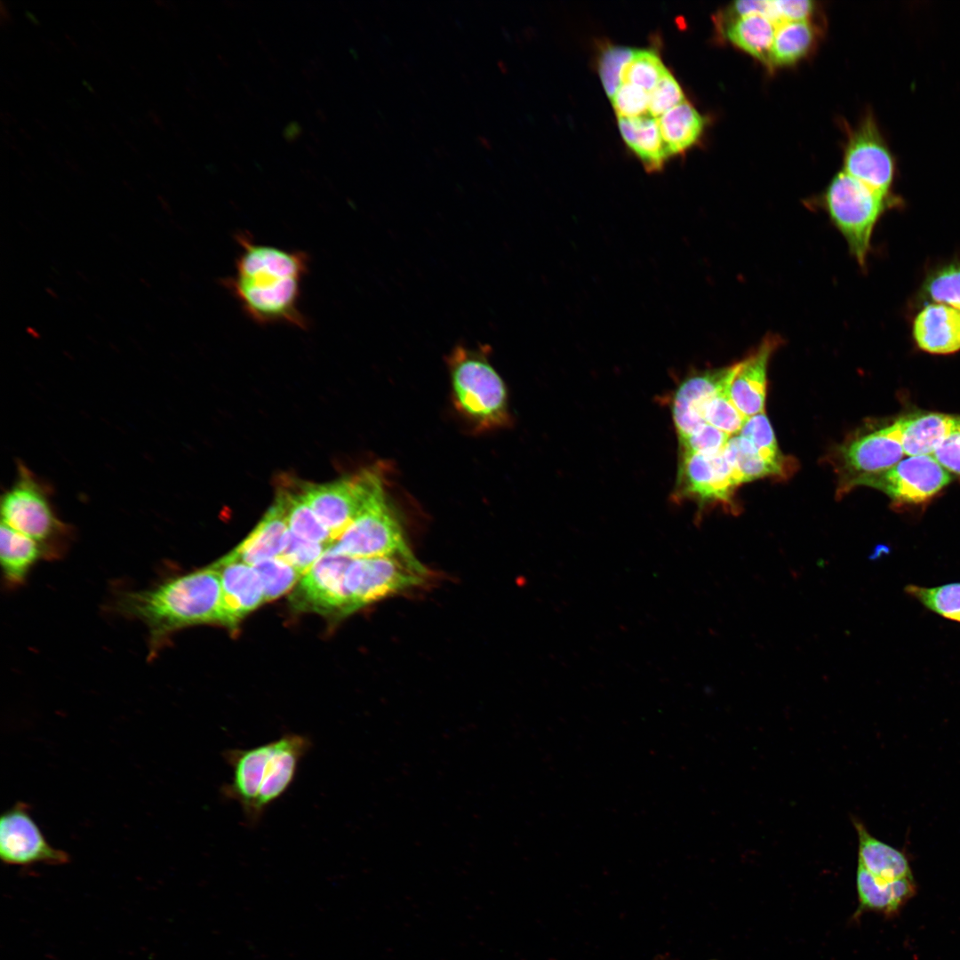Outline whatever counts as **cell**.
Listing matches in <instances>:
<instances>
[{"label":"cell","instance_id":"cell-35","mask_svg":"<svg viewBox=\"0 0 960 960\" xmlns=\"http://www.w3.org/2000/svg\"><path fill=\"white\" fill-rule=\"evenodd\" d=\"M668 71L652 50H636L621 74V84H631L650 92Z\"/></svg>","mask_w":960,"mask_h":960},{"label":"cell","instance_id":"cell-14","mask_svg":"<svg viewBox=\"0 0 960 960\" xmlns=\"http://www.w3.org/2000/svg\"><path fill=\"white\" fill-rule=\"evenodd\" d=\"M311 746L309 738L297 733H285L273 741V750L267 763L258 796L245 819L249 826L257 825L266 809L288 789L294 780L300 760Z\"/></svg>","mask_w":960,"mask_h":960},{"label":"cell","instance_id":"cell-25","mask_svg":"<svg viewBox=\"0 0 960 960\" xmlns=\"http://www.w3.org/2000/svg\"><path fill=\"white\" fill-rule=\"evenodd\" d=\"M620 132L626 145L641 160L648 172L661 170L669 154L661 137L657 118L618 117Z\"/></svg>","mask_w":960,"mask_h":960},{"label":"cell","instance_id":"cell-43","mask_svg":"<svg viewBox=\"0 0 960 960\" xmlns=\"http://www.w3.org/2000/svg\"><path fill=\"white\" fill-rule=\"evenodd\" d=\"M932 456L949 473L960 475V421Z\"/></svg>","mask_w":960,"mask_h":960},{"label":"cell","instance_id":"cell-32","mask_svg":"<svg viewBox=\"0 0 960 960\" xmlns=\"http://www.w3.org/2000/svg\"><path fill=\"white\" fill-rule=\"evenodd\" d=\"M739 435L749 440L766 460L788 476L791 462L789 458L785 457L780 451L772 427L764 412L748 418Z\"/></svg>","mask_w":960,"mask_h":960},{"label":"cell","instance_id":"cell-1","mask_svg":"<svg viewBox=\"0 0 960 960\" xmlns=\"http://www.w3.org/2000/svg\"><path fill=\"white\" fill-rule=\"evenodd\" d=\"M235 237L239 245L235 269L221 284L243 312L260 325L306 330L309 322L300 301L309 268L308 253L257 242L248 232Z\"/></svg>","mask_w":960,"mask_h":960},{"label":"cell","instance_id":"cell-34","mask_svg":"<svg viewBox=\"0 0 960 960\" xmlns=\"http://www.w3.org/2000/svg\"><path fill=\"white\" fill-rule=\"evenodd\" d=\"M262 582L265 602L280 597L292 588L300 574L282 557L267 559L253 565Z\"/></svg>","mask_w":960,"mask_h":960},{"label":"cell","instance_id":"cell-29","mask_svg":"<svg viewBox=\"0 0 960 960\" xmlns=\"http://www.w3.org/2000/svg\"><path fill=\"white\" fill-rule=\"evenodd\" d=\"M815 33L808 20L784 21L777 25L769 66L796 63L810 51Z\"/></svg>","mask_w":960,"mask_h":960},{"label":"cell","instance_id":"cell-30","mask_svg":"<svg viewBox=\"0 0 960 960\" xmlns=\"http://www.w3.org/2000/svg\"><path fill=\"white\" fill-rule=\"evenodd\" d=\"M723 453L740 484L765 476H788L782 469L766 460L749 440L739 434L729 438Z\"/></svg>","mask_w":960,"mask_h":960},{"label":"cell","instance_id":"cell-22","mask_svg":"<svg viewBox=\"0 0 960 960\" xmlns=\"http://www.w3.org/2000/svg\"><path fill=\"white\" fill-rule=\"evenodd\" d=\"M859 840L858 864L885 881L912 877L906 854L874 837L858 820H853Z\"/></svg>","mask_w":960,"mask_h":960},{"label":"cell","instance_id":"cell-3","mask_svg":"<svg viewBox=\"0 0 960 960\" xmlns=\"http://www.w3.org/2000/svg\"><path fill=\"white\" fill-rule=\"evenodd\" d=\"M491 348L456 344L446 357L454 405L477 429L509 420L507 388L490 359Z\"/></svg>","mask_w":960,"mask_h":960},{"label":"cell","instance_id":"cell-41","mask_svg":"<svg viewBox=\"0 0 960 960\" xmlns=\"http://www.w3.org/2000/svg\"><path fill=\"white\" fill-rule=\"evenodd\" d=\"M731 436L706 423L692 435L680 439L684 452L713 456L721 452Z\"/></svg>","mask_w":960,"mask_h":960},{"label":"cell","instance_id":"cell-36","mask_svg":"<svg viewBox=\"0 0 960 960\" xmlns=\"http://www.w3.org/2000/svg\"><path fill=\"white\" fill-rule=\"evenodd\" d=\"M923 292L933 301L960 310V264L951 263L932 272L924 281Z\"/></svg>","mask_w":960,"mask_h":960},{"label":"cell","instance_id":"cell-28","mask_svg":"<svg viewBox=\"0 0 960 960\" xmlns=\"http://www.w3.org/2000/svg\"><path fill=\"white\" fill-rule=\"evenodd\" d=\"M276 500L284 508L289 530L294 535L327 546L332 544L329 531L319 521L300 487L298 490L286 486L279 488Z\"/></svg>","mask_w":960,"mask_h":960},{"label":"cell","instance_id":"cell-39","mask_svg":"<svg viewBox=\"0 0 960 960\" xmlns=\"http://www.w3.org/2000/svg\"><path fill=\"white\" fill-rule=\"evenodd\" d=\"M648 115L659 118L684 101L680 84L668 70L648 94Z\"/></svg>","mask_w":960,"mask_h":960},{"label":"cell","instance_id":"cell-26","mask_svg":"<svg viewBox=\"0 0 960 960\" xmlns=\"http://www.w3.org/2000/svg\"><path fill=\"white\" fill-rule=\"evenodd\" d=\"M724 37L732 44L770 65V55L777 25L763 15H748L719 22Z\"/></svg>","mask_w":960,"mask_h":960},{"label":"cell","instance_id":"cell-8","mask_svg":"<svg viewBox=\"0 0 960 960\" xmlns=\"http://www.w3.org/2000/svg\"><path fill=\"white\" fill-rule=\"evenodd\" d=\"M427 570L402 558H352L345 572L349 613L424 581Z\"/></svg>","mask_w":960,"mask_h":960},{"label":"cell","instance_id":"cell-15","mask_svg":"<svg viewBox=\"0 0 960 960\" xmlns=\"http://www.w3.org/2000/svg\"><path fill=\"white\" fill-rule=\"evenodd\" d=\"M678 479L683 496L702 502H730L740 484L723 451L713 456L684 452Z\"/></svg>","mask_w":960,"mask_h":960},{"label":"cell","instance_id":"cell-24","mask_svg":"<svg viewBox=\"0 0 960 960\" xmlns=\"http://www.w3.org/2000/svg\"><path fill=\"white\" fill-rule=\"evenodd\" d=\"M0 559L5 584L16 588L26 581L38 561L46 558L37 542L1 523Z\"/></svg>","mask_w":960,"mask_h":960},{"label":"cell","instance_id":"cell-11","mask_svg":"<svg viewBox=\"0 0 960 960\" xmlns=\"http://www.w3.org/2000/svg\"><path fill=\"white\" fill-rule=\"evenodd\" d=\"M844 172L869 188L891 194L896 160L871 115L852 133L847 143Z\"/></svg>","mask_w":960,"mask_h":960},{"label":"cell","instance_id":"cell-16","mask_svg":"<svg viewBox=\"0 0 960 960\" xmlns=\"http://www.w3.org/2000/svg\"><path fill=\"white\" fill-rule=\"evenodd\" d=\"M221 579L220 623L234 628L265 602L260 578L252 565L225 556L213 564Z\"/></svg>","mask_w":960,"mask_h":960},{"label":"cell","instance_id":"cell-31","mask_svg":"<svg viewBox=\"0 0 960 960\" xmlns=\"http://www.w3.org/2000/svg\"><path fill=\"white\" fill-rule=\"evenodd\" d=\"M904 591L929 611L960 622V582L932 588L910 584Z\"/></svg>","mask_w":960,"mask_h":960},{"label":"cell","instance_id":"cell-7","mask_svg":"<svg viewBox=\"0 0 960 960\" xmlns=\"http://www.w3.org/2000/svg\"><path fill=\"white\" fill-rule=\"evenodd\" d=\"M378 468H367L331 483L302 484L300 488L312 510L335 540L367 501L384 487Z\"/></svg>","mask_w":960,"mask_h":960},{"label":"cell","instance_id":"cell-10","mask_svg":"<svg viewBox=\"0 0 960 960\" xmlns=\"http://www.w3.org/2000/svg\"><path fill=\"white\" fill-rule=\"evenodd\" d=\"M0 857L14 866L63 865L68 852L52 847L30 815L28 804L17 802L0 817Z\"/></svg>","mask_w":960,"mask_h":960},{"label":"cell","instance_id":"cell-13","mask_svg":"<svg viewBox=\"0 0 960 960\" xmlns=\"http://www.w3.org/2000/svg\"><path fill=\"white\" fill-rule=\"evenodd\" d=\"M904 454L893 422L844 443L838 449L842 473L839 492L851 490L858 479L890 468Z\"/></svg>","mask_w":960,"mask_h":960},{"label":"cell","instance_id":"cell-44","mask_svg":"<svg viewBox=\"0 0 960 960\" xmlns=\"http://www.w3.org/2000/svg\"><path fill=\"white\" fill-rule=\"evenodd\" d=\"M2 119L6 124L13 123V117L9 113H3Z\"/></svg>","mask_w":960,"mask_h":960},{"label":"cell","instance_id":"cell-5","mask_svg":"<svg viewBox=\"0 0 960 960\" xmlns=\"http://www.w3.org/2000/svg\"><path fill=\"white\" fill-rule=\"evenodd\" d=\"M899 199L878 192L844 172L828 186L824 203L828 214L844 236L860 266L866 264L873 229L883 212Z\"/></svg>","mask_w":960,"mask_h":960},{"label":"cell","instance_id":"cell-17","mask_svg":"<svg viewBox=\"0 0 960 960\" xmlns=\"http://www.w3.org/2000/svg\"><path fill=\"white\" fill-rule=\"evenodd\" d=\"M780 343V336L768 334L751 355L740 362L729 395L746 418L764 412L768 364Z\"/></svg>","mask_w":960,"mask_h":960},{"label":"cell","instance_id":"cell-40","mask_svg":"<svg viewBox=\"0 0 960 960\" xmlns=\"http://www.w3.org/2000/svg\"><path fill=\"white\" fill-rule=\"evenodd\" d=\"M648 92L636 85L622 83L611 99L618 117L634 118L648 115Z\"/></svg>","mask_w":960,"mask_h":960},{"label":"cell","instance_id":"cell-27","mask_svg":"<svg viewBox=\"0 0 960 960\" xmlns=\"http://www.w3.org/2000/svg\"><path fill=\"white\" fill-rule=\"evenodd\" d=\"M669 156L684 153L700 138L704 117L686 100L657 118Z\"/></svg>","mask_w":960,"mask_h":960},{"label":"cell","instance_id":"cell-21","mask_svg":"<svg viewBox=\"0 0 960 960\" xmlns=\"http://www.w3.org/2000/svg\"><path fill=\"white\" fill-rule=\"evenodd\" d=\"M288 533L284 508L275 500L255 528L225 557L252 566L261 561L278 557L285 547Z\"/></svg>","mask_w":960,"mask_h":960},{"label":"cell","instance_id":"cell-9","mask_svg":"<svg viewBox=\"0 0 960 960\" xmlns=\"http://www.w3.org/2000/svg\"><path fill=\"white\" fill-rule=\"evenodd\" d=\"M951 473L932 455L908 456L890 468L856 480L852 489L865 485L885 493L898 503H922L952 480Z\"/></svg>","mask_w":960,"mask_h":960},{"label":"cell","instance_id":"cell-12","mask_svg":"<svg viewBox=\"0 0 960 960\" xmlns=\"http://www.w3.org/2000/svg\"><path fill=\"white\" fill-rule=\"evenodd\" d=\"M352 558L329 547L304 574L292 602L298 608L324 614H349L345 572Z\"/></svg>","mask_w":960,"mask_h":960},{"label":"cell","instance_id":"cell-42","mask_svg":"<svg viewBox=\"0 0 960 960\" xmlns=\"http://www.w3.org/2000/svg\"><path fill=\"white\" fill-rule=\"evenodd\" d=\"M772 20L778 25L784 21L808 20L814 10V3L809 0L772 1Z\"/></svg>","mask_w":960,"mask_h":960},{"label":"cell","instance_id":"cell-2","mask_svg":"<svg viewBox=\"0 0 960 960\" xmlns=\"http://www.w3.org/2000/svg\"><path fill=\"white\" fill-rule=\"evenodd\" d=\"M221 579L212 564L188 573L163 579L153 586L123 590L114 611L142 622L148 634V659L169 643L178 630L205 623H220Z\"/></svg>","mask_w":960,"mask_h":960},{"label":"cell","instance_id":"cell-4","mask_svg":"<svg viewBox=\"0 0 960 960\" xmlns=\"http://www.w3.org/2000/svg\"><path fill=\"white\" fill-rule=\"evenodd\" d=\"M50 485L22 461L17 462L13 484L1 496V523L37 542L46 559L60 557L68 548L72 527L53 508Z\"/></svg>","mask_w":960,"mask_h":960},{"label":"cell","instance_id":"cell-19","mask_svg":"<svg viewBox=\"0 0 960 960\" xmlns=\"http://www.w3.org/2000/svg\"><path fill=\"white\" fill-rule=\"evenodd\" d=\"M959 421V415L924 412L902 416L893 424L904 453L922 456L932 455Z\"/></svg>","mask_w":960,"mask_h":960},{"label":"cell","instance_id":"cell-38","mask_svg":"<svg viewBox=\"0 0 960 960\" xmlns=\"http://www.w3.org/2000/svg\"><path fill=\"white\" fill-rule=\"evenodd\" d=\"M328 547L299 538L289 530L285 547L280 557L289 563L300 575H304Z\"/></svg>","mask_w":960,"mask_h":960},{"label":"cell","instance_id":"cell-23","mask_svg":"<svg viewBox=\"0 0 960 960\" xmlns=\"http://www.w3.org/2000/svg\"><path fill=\"white\" fill-rule=\"evenodd\" d=\"M857 892L862 909L894 915L916 893L913 877L894 881L881 880L858 864Z\"/></svg>","mask_w":960,"mask_h":960},{"label":"cell","instance_id":"cell-33","mask_svg":"<svg viewBox=\"0 0 960 960\" xmlns=\"http://www.w3.org/2000/svg\"><path fill=\"white\" fill-rule=\"evenodd\" d=\"M699 412L706 423L730 436L738 435L748 419L732 401L729 388L721 391L706 401L699 408Z\"/></svg>","mask_w":960,"mask_h":960},{"label":"cell","instance_id":"cell-6","mask_svg":"<svg viewBox=\"0 0 960 960\" xmlns=\"http://www.w3.org/2000/svg\"><path fill=\"white\" fill-rule=\"evenodd\" d=\"M329 548L337 554L355 559L394 556L422 565L406 543L384 488L367 501Z\"/></svg>","mask_w":960,"mask_h":960},{"label":"cell","instance_id":"cell-20","mask_svg":"<svg viewBox=\"0 0 960 960\" xmlns=\"http://www.w3.org/2000/svg\"><path fill=\"white\" fill-rule=\"evenodd\" d=\"M913 337L928 353L948 355L960 350V310L945 304H930L916 316Z\"/></svg>","mask_w":960,"mask_h":960},{"label":"cell","instance_id":"cell-18","mask_svg":"<svg viewBox=\"0 0 960 960\" xmlns=\"http://www.w3.org/2000/svg\"><path fill=\"white\" fill-rule=\"evenodd\" d=\"M272 750L273 741L248 749L229 748L223 752L224 760L232 770V778L222 786L221 793L227 799L239 804L244 820L258 796Z\"/></svg>","mask_w":960,"mask_h":960},{"label":"cell","instance_id":"cell-37","mask_svg":"<svg viewBox=\"0 0 960 960\" xmlns=\"http://www.w3.org/2000/svg\"><path fill=\"white\" fill-rule=\"evenodd\" d=\"M635 51L628 46L609 44L601 52L598 59V74L610 99L620 86L622 71L632 59Z\"/></svg>","mask_w":960,"mask_h":960}]
</instances>
